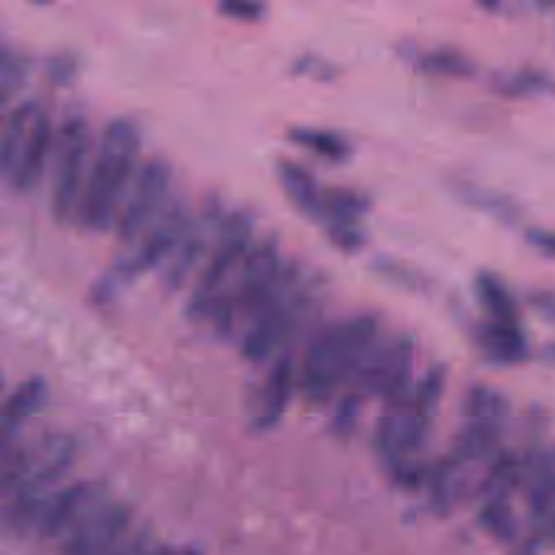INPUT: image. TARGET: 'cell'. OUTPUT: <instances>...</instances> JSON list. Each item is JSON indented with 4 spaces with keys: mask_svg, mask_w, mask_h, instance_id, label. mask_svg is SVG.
Returning a JSON list of instances; mask_svg holds the SVG:
<instances>
[{
    "mask_svg": "<svg viewBox=\"0 0 555 555\" xmlns=\"http://www.w3.org/2000/svg\"><path fill=\"white\" fill-rule=\"evenodd\" d=\"M476 344L495 365H518L529 357L528 337L519 321H483L476 327Z\"/></svg>",
    "mask_w": 555,
    "mask_h": 555,
    "instance_id": "ac0fdd59",
    "label": "cell"
},
{
    "mask_svg": "<svg viewBox=\"0 0 555 555\" xmlns=\"http://www.w3.org/2000/svg\"><path fill=\"white\" fill-rule=\"evenodd\" d=\"M529 305L547 320L555 321V291L541 288L528 295Z\"/></svg>",
    "mask_w": 555,
    "mask_h": 555,
    "instance_id": "1f68e13d",
    "label": "cell"
},
{
    "mask_svg": "<svg viewBox=\"0 0 555 555\" xmlns=\"http://www.w3.org/2000/svg\"><path fill=\"white\" fill-rule=\"evenodd\" d=\"M129 513L122 505L103 503L83 518L64 542V555H109L125 538Z\"/></svg>",
    "mask_w": 555,
    "mask_h": 555,
    "instance_id": "9a60e30c",
    "label": "cell"
},
{
    "mask_svg": "<svg viewBox=\"0 0 555 555\" xmlns=\"http://www.w3.org/2000/svg\"><path fill=\"white\" fill-rule=\"evenodd\" d=\"M294 383L295 370L291 357L284 356L275 360L262 383L255 417H253V425L258 430H269L278 425L291 402Z\"/></svg>",
    "mask_w": 555,
    "mask_h": 555,
    "instance_id": "d6986e66",
    "label": "cell"
},
{
    "mask_svg": "<svg viewBox=\"0 0 555 555\" xmlns=\"http://www.w3.org/2000/svg\"><path fill=\"white\" fill-rule=\"evenodd\" d=\"M255 242V217L245 209L227 212L188 298V318L209 320Z\"/></svg>",
    "mask_w": 555,
    "mask_h": 555,
    "instance_id": "5b68a950",
    "label": "cell"
},
{
    "mask_svg": "<svg viewBox=\"0 0 555 555\" xmlns=\"http://www.w3.org/2000/svg\"><path fill=\"white\" fill-rule=\"evenodd\" d=\"M375 271L382 274L383 278L388 279L391 284L398 285V287L405 288L409 292H417V294H424L427 292L428 282L424 275L418 272L412 271L408 266L399 264V262L388 261V259H379L376 262Z\"/></svg>",
    "mask_w": 555,
    "mask_h": 555,
    "instance_id": "83f0119b",
    "label": "cell"
},
{
    "mask_svg": "<svg viewBox=\"0 0 555 555\" xmlns=\"http://www.w3.org/2000/svg\"><path fill=\"white\" fill-rule=\"evenodd\" d=\"M414 340L402 336L379 350H373L357 373L360 388L370 395L385 396L389 401L404 392L411 373Z\"/></svg>",
    "mask_w": 555,
    "mask_h": 555,
    "instance_id": "5bb4252c",
    "label": "cell"
},
{
    "mask_svg": "<svg viewBox=\"0 0 555 555\" xmlns=\"http://www.w3.org/2000/svg\"><path fill=\"white\" fill-rule=\"evenodd\" d=\"M90 154L89 126L82 116H69L54 139L51 210L57 222H67L79 209Z\"/></svg>",
    "mask_w": 555,
    "mask_h": 555,
    "instance_id": "9c48e42d",
    "label": "cell"
},
{
    "mask_svg": "<svg viewBox=\"0 0 555 555\" xmlns=\"http://www.w3.org/2000/svg\"><path fill=\"white\" fill-rule=\"evenodd\" d=\"M544 357L547 362L555 363V344H551V346L545 347Z\"/></svg>",
    "mask_w": 555,
    "mask_h": 555,
    "instance_id": "e575fe53",
    "label": "cell"
},
{
    "mask_svg": "<svg viewBox=\"0 0 555 555\" xmlns=\"http://www.w3.org/2000/svg\"><path fill=\"white\" fill-rule=\"evenodd\" d=\"M369 210L370 201L365 194L350 188H324L318 222L323 223L327 238L337 249L353 255L365 246L362 219Z\"/></svg>",
    "mask_w": 555,
    "mask_h": 555,
    "instance_id": "4fadbf2b",
    "label": "cell"
},
{
    "mask_svg": "<svg viewBox=\"0 0 555 555\" xmlns=\"http://www.w3.org/2000/svg\"><path fill=\"white\" fill-rule=\"evenodd\" d=\"M505 414V399L499 392L483 386H476L467 395V425L460 444L464 456L479 457L490 450L499 438Z\"/></svg>",
    "mask_w": 555,
    "mask_h": 555,
    "instance_id": "e0dca14e",
    "label": "cell"
},
{
    "mask_svg": "<svg viewBox=\"0 0 555 555\" xmlns=\"http://www.w3.org/2000/svg\"><path fill=\"white\" fill-rule=\"evenodd\" d=\"M444 376L447 369L443 365L431 366L415 388L414 398L402 392L391 399V412L379 421L376 443L396 476L401 477L404 473V454L417 451L415 448L424 440L443 391Z\"/></svg>",
    "mask_w": 555,
    "mask_h": 555,
    "instance_id": "8992f818",
    "label": "cell"
},
{
    "mask_svg": "<svg viewBox=\"0 0 555 555\" xmlns=\"http://www.w3.org/2000/svg\"><path fill=\"white\" fill-rule=\"evenodd\" d=\"M451 191L461 203L480 210V212L489 214L490 217L502 220L503 223L516 225L525 217V210L515 197L490 190V188L479 186L473 181H451Z\"/></svg>",
    "mask_w": 555,
    "mask_h": 555,
    "instance_id": "7402d4cb",
    "label": "cell"
},
{
    "mask_svg": "<svg viewBox=\"0 0 555 555\" xmlns=\"http://www.w3.org/2000/svg\"><path fill=\"white\" fill-rule=\"evenodd\" d=\"M76 460V444L70 438L43 437L4 453L2 489L15 500L40 499L56 486Z\"/></svg>",
    "mask_w": 555,
    "mask_h": 555,
    "instance_id": "52a82bcc",
    "label": "cell"
},
{
    "mask_svg": "<svg viewBox=\"0 0 555 555\" xmlns=\"http://www.w3.org/2000/svg\"><path fill=\"white\" fill-rule=\"evenodd\" d=\"M105 503V492L93 482H79L40 499L9 502L5 518L17 531L56 538L73 531Z\"/></svg>",
    "mask_w": 555,
    "mask_h": 555,
    "instance_id": "ba28073f",
    "label": "cell"
},
{
    "mask_svg": "<svg viewBox=\"0 0 555 555\" xmlns=\"http://www.w3.org/2000/svg\"><path fill=\"white\" fill-rule=\"evenodd\" d=\"M379 324L373 314H356L317 334L301 363L305 396L324 402L362 369L375 347Z\"/></svg>",
    "mask_w": 555,
    "mask_h": 555,
    "instance_id": "7a4b0ae2",
    "label": "cell"
},
{
    "mask_svg": "<svg viewBox=\"0 0 555 555\" xmlns=\"http://www.w3.org/2000/svg\"><path fill=\"white\" fill-rule=\"evenodd\" d=\"M27 60L12 48L0 51V100L8 105L27 79Z\"/></svg>",
    "mask_w": 555,
    "mask_h": 555,
    "instance_id": "4316f807",
    "label": "cell"
},
{
    "mask_svg": "<svg viewBox=\"0 0 555 555\" xmlns=\"http://www.w3.org/2000/svg\"><path fill=\"white\" fill-rule=\"evenodd\" d=\"M398 53L425 76L467 80L473 79L477 73L476 63L456 48L438 47L418 53L414 43H405L398 48Z\"/></svg>",
    "mask_w": 555,
    "mask_h": 555,
    "instance_id": "ffe728a7",
    "label": "cell"
},
{
    "mask_svg": "<svg viewBox=\"0 0 555 555\" xmlns=\"http://www.w3.org/2000/svg\"><path fill=\"white\" fill-rule=\"evenodd\" d=\"M288 139L298 147L311 152L323 160L343 164L352 155L350 142L330 129L313 126H295L288 129Z\"/></svg>",
    "mask_w": 555,
    "mask_h": 555,
    "instance_id": "484cf974",
    "label": "cell"
},
{
    "mask_svg": "<svg viewBox=\"0 0 555 555\" xmlns=\"http://www.w3.org/2000/svg\"><path fill=\"white\" fill-rule=\"evenodd\" d=\"M171 168L164 158H147L139 165L116 217L121 242L138 238L170 201Z\"/></svg>",
    "mask_w": 555,
    "mask_h": 555,
    "instance_id": "30bf717a",
    "label": "cell"
},
{
    "mask_svg": "<svg viewBox=\"0 0 555 555\" xmlns=\"http://www.w3.org/2000/svg\"><path fill=\"white\" fill-rule=\"evenodd\" d=\"M191 216L180 199L168 201L157 219L132 240L131 248L122 251L90 288L93 304L106 305L118 300L139 278L157 266L165 264L180 242Z\"/></svg>",
    "mask_w": 555,
    "mask_h": 555,
    "instance_id": "3957f363",
    "label": "cell"
},
{
    "mask_svg": "<svg viewBox=\"0 0 555 555\" xmlns=\"http://www.w3.org/2000/svg\"><path fill=\"white\" fill-rule=\"evenodd\" d=\"M357 411H359V399L356 396H349L344 399L340 404L339 412H337L336 425L339 428H347L356 421Z\"/></svg>",
    "mask_w": 555,
    "mask_h": 555,
    "instance_id": "d6a6232c",
    "label": "cell"
},
{
    "mask_svg": "<svg viewBox=\"0 0 555 555\" xmlns=\"http://www.w3.org/2000/svg\"><path fill=\"white\" fill-rule=\"evenodd\" d=\"M490 89L508 100L539 99L555 93V79L534 67L499 73L490 79Z\"/></svg>",
    "mask_w": 555,
    "mask_h": 555,
    "instance_id": "cb8c5ba5",
    "label": "cell"
},
{
    "mask_svg": "<svg viewBox=\"0 0 555 555\" xmlns=\"http://www.w3.org/2000/svg\"><path fill=\"white\" fill-rule=\"evenodd\" d=\"M160 545L154 544L149 535L141 534L131 541L121 542L109 555H155Z\"/></svg>",
    "mask_w": 555,
    "mask_h": 555,
    "instance_id": "4dcf8cb0",
    "label": "cell"
},
{
    "mask_svg": "<svg viewBox=\"0 0 555 555\" xmlns=\"http://www.w3.org/2000/svg\"><path fill=\"white\" fill-rule=\"evenodd\" d=\"M292 69L298 76L313 77L317 80H333L336 77L337 70L333 64L326 63L321 57L313 56V54H305V56L297 57Z\"/></svg>",
    "mask_w": 555,
    "mask_h": 555,
    "instance_id": "f546056e",
    "label": "cell"
},
{
    "mask_svg": "<svg viewBox=\"0 0 555 555\" xmlns=\"http://www.w3.org/2000/svg\"><path fill=\"white\" fill-rule=\"evenodd\" d=\"M287 279L278 240H256L235 278L210 313L209 321L220 336H229L240 323L249 321L275 297ZM245 326V327H246Z\"/></svg>",
    "mask_w": 555,
    "mask_h": 555,
    "instance_id": "277c9868",
    "label": "cell"
},
{
    "mask_svg": "<svg viewBox=\"0 0 555 555\" xmlns=\"http://www.w3.org/2000/svg\"><path fill=\"white\" fill-rule=\"evenodd\" d=\"M220 15L238 22H256L266 15V5L255 0H225L219 4Z\"/></svg>",
    "mask_w": 555,
    "mask_h": 555,
    "instance_id": "f1b7e54d",
    "label": "cell"
},
{
    "mask_svg": "<svg viewBox=\"0 0 555 555\" xmlns=\"http://www.w3.org/2000/svg\"><path fill=\"white\" fill-rule=\"evenodd\" d=\"M47 383L40 376L27 379L17 386L4 405L2 417V448L8 450L25 421L37 414L47 401Z\"/></svg>",
    "mask_w": 555,
    "mask_h": 555,
    "instance_id": "603a6c76",
    "label": "cell"
},
{
    "mask_svg": "<svg viewBox=\"0 0 555 555\" xmlns=\"http://www.w3.org/2000/svg\"><path fill=\"white\" fill-rule=\"evenodd\" d=\"M304 298L294 281L285 279L275 297L249 321L242 337V356L249 362L269 359L294 330Z\"/></svg>",
    "mask_w": 555,
    "mask_h": 555,
    "instance_id": "7c38bea8",
    "label": "cell"
},
{
    "mask_svg": "<svg viewBox=\"0 0 555 555\" xmlns=\"http://www.w3.org/2000/svg\"><path fill=\"white\" fill-rule=\"evenodd\" d=\"M278 178L288 203L308 219H320L324 188L317 177L300 162L281 158L278 162Z\"/></svg>",
    "mask_w": 555,
    "mask_h": 555,
    "instance_id": "44dd1931",
    "label": "cell"
},
{
    "mask_svg": "<svg viewBox=\"0 0 555 555\" xmlns=\"http://www.w3.org/2000/svg\"><path fill=\"white\" fill-rule=\"evenodd\" d=\"M141 132L134 121L115 116L100 134L80 196L77 217L86 229L103 232L115 225L126 191L138 170Z\"/></svg>",
    "mask_w": 555,
    "mask_h": 555,
    "instance_id": "6da1fadb",
    "label": "cell"
},
{
    "mask_svg": "<svg viewBox=\"0 0 555 555\" xmlns=\"http://www.w3.org/2000/svg\"><path fill=\"white\" fill-rule=\"evenodd\" d=\"M54 139L56 134H54L50 116L40 109L18 147L14 160L2 171L17 193H30L40 183L48 158L54 151Z\"/></svg>",
    "mask_w": 555,
    "mask_h": 555,
    "instance_id": "2e32d148",
    "label": "cell"
},
{
    "mask_svg": "<svg viewBox=\"0 0 555 555\" xmlns=\"http://www.w3.org/2000/svg\"><path fill=\"white\" fill-rule=\"evenodd\" d=\"M225 214L222 204L216 197H210L196 216L191 217L180 242L162 269L160 284L164 291L175 294L190 281L197 266L209 255Z\"/></svg>",
    "mask_w": 555,
    "mask_h": 555,
    "instance_id": "8fae6325",
    "label": "cell"
},
{
    "mask_svg": "<svg viewBox=\"0 0 555 555\" xmlns=\"http://www.w3.org/2000/svg\"><path fill=\"white\" fill-rule=\"evenodd\" d=\"M157 555H197L196 552L193 551H175V548L170 547H162L158 551Z\"/></svg>",
    "mask_w": 555,
    "mask_h": 555,
    "instance_id": "836d02e7",
    "label": "cell"
},
{
    "mask_svg": "<svg viewBox=\"0 0 555 555\" xmlns=\"http://www.w3.org/2000/svg\"><path fill=\"white\" fill-rule=\"evenodd\" d=\"M474 294L477 304L493 321H519V308L508 285L492 271L474 275Z\"/></svg>",
    "mask_w": 555,
    "mask_h": 555,
    "instance_id": "d4e9b609",
    "label": "cell"
}]
</instances>
